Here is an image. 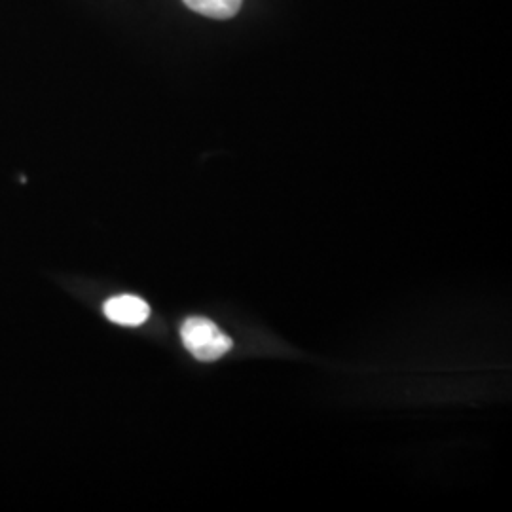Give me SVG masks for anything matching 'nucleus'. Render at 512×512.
<instances>
[{"label": "nucleus", "instance_id": "7ed1b4c3", "mask_svg": "<svg viewBox=\"0 0 512 512\" xmlns=\"http://www.w3.org/2000/svg\"><path fill=\"white\" fill-rule=\"evenodd\" d=\"M184 4L205 18H234L243 4V0H183Z\"/></svg>", "mask_w": 512, "mask_h": 512}, {"label": "nucleus", "instance_id": "f257e3e1", "mask_svg": "<svg viewBox=\"0 0 512 512\" xmlns=\"http://www.w3.org/2000/svg\"><path fill=\"white\" fill-rule=\"evenodd\" d=\"M181 338H183L184 348L188 349L198 361H205V363L217 361L234 348L232 338L224 334L217 327V323L205 317L186 319L181 327Z\"/></svg>", "mask_w": 512, "mask_h": 512}, {"label": "nucleus", "instance_id": "f03ea898", "mask_svg": "<svg viewBox=\"0 0 512 512\" xmlns=\"http://www.w3.org/2000/svg\"><path fill=\"white\" fill-rule=\"evenodd\" d=\"M105 315L112 323L122 327H139L143 325L150 315V306L143 298L133 294H120L105 302L103 306Z\"/></svg>", "mask_w": 512, "mask_h": 512}]
</instances>
